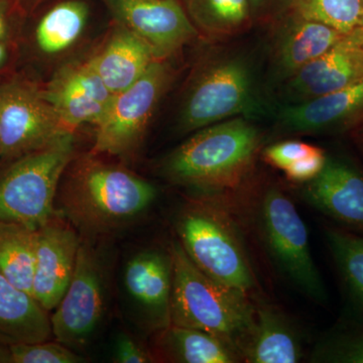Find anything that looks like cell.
Listing matches in <instances>:
<instances>
[{
  "mask_svg": "<svg viewBox=\"0 0 363 363\" xmlns=\"http://www.w3.org/2000/svg\"><path fill=\"white\" fill-rule=\"evenodd\" d=\"M156 198L157 189L149 181L90 154L69 164L57 191L55 211L81 238L95 240L130 225Z\"/></svg>",
  "mask_w": 363,
  "mask_h": 363,
  "instance_id": "cell-1",
  "label": "cell"
},
{
  "mask_svg": "<svg viewBox=\"0 0 363 363\" xmlns=\"http://www.w3.org/2000/svg\"><path fill=\"white\" fill-rule=\"evenodd\" d=\"M262 133L238 116L196 131L164 157L162 176L205 194L240 188L250 179L262 147Z\"/></svg>",
  "mask_w": 363,
  "mask_h": 363,
  "instance_id": "cell-2",
  "label": "cell"
},
{
  "mask_svg": "<svg viewBox=\"0 0 363 363\" xmlns=\"http://www.w3.org/2000/svg\"><path fill=\"white\" fill-rule=\"evenodd\" d=\"M173 262L171 325L198 329L242 350L255 323L250 293L210 278L195 266L178 240L169 247Z\"/></svg>",
  "mask_w": 363,
  "mask_h": 363,
  "instance_id": "cell-3",
  "label": "cell"
},
{
  "mask_svg": "<svg viewBox=\"0 0 363 363\" xmlns=\"http://www.w3.org/2000/svg\"><path fill=\"white\" fill-rule=\"evenodd\" d=\"M257 75L250 59L234 50L216 49L193 69L182 98L179 128L197 131L233 117L259 111Z\"/></svg>",
  "mask_w": 363,
  "mask_h": 363,
  "instance_id": "cell-4",
  "label": "cell"
},
{
  "mask_svg": "<svg viewBox=\"0 0 363 363\" xmlns=\"http://www.w3.org/2000/svg\"><path fill=\"white\" fill-rule=\"evenodd\" d=\"M178 241L198 269L210 278L250 293L255 279L240 233L218 203L194 199L179 212Z\"/></svg>",
  "mask_w": 363,
  "mask_h": 363,
  "instance_id": "cell-5",
  "label": "cell"
},
{
  "mask_svg": "<svg viewBox=\"0 0 363 363\" xmlns=\"http://www.w3.org/2000/svg\"><path fill=\"white\" fill-rule=\"evenodd\" d=\"M74 135L18 157L0 173V221L38 230L56 214L55 200L62 177L74 159Z\"/></svg>",
  "mask_w": 363,
  "mask_h": 363,
  "instance_id": "cell-6",
  "label": "cell"
},
{
  "mask_svg": "<svg viewBox=\"0 0 363 363\" xmlns=\"http://www.w3.org/2000/svg\"><path fill=\"white\" fill-rule=\"evenodd\" d=\"M259 218L262 240L277 269L308 297L325 302L326 289L312 257L307 227L279 186H267L262 192Z\"/></svg>",
  "mask_w": 363,
  "mask_h": 363,
  "instance_id": "cell-7",
  "label": "cell"
},
{
  "mask_svg": "<svg viewBox=\"0 0 363 363\" xmlns=\"http://www.w3.org/2000/svg\"><path fill=\"white\" fill-rule=\"evenodd\" d=\"M176 77L167 61H156L138 81L114 95L98 121L91 154L128 157L140 149L160 102Z\"/></svg>",
  "mask_w": 363,
  "mask_h": 363,
  "instance_id": "cell-8",
  "label": "cell"
},
{
  "mask_svg": "<svg viewBox=\"0 0 363 363\" xmlns=\"http://www.w3.org/2000/svg\"><path fill=\"white\" fill-rule=\"evenodd\" d=\"M105 271L104 257L93 238H82L70 284L51 317L55 339L72 350L85 347L104 319Z\"/></svg>",
  "mask_w": 363,
  "mask_h": 363,
  "instance_id": "cell-9",
  "label": "cell"
},
{
  "mask_svg": "<svg viewBox=\"0 0 363 363\" xmlns=\"http://www.w3.org/2000/svg\"><path fill=\"white\" fill-rule=\"evenodd\" d=\"M66 133H74L42 89L18 81L0 86V159L13 162Z\"/></svg>",
  "mask_w": 363,
  "mask_h": 363,
  "instance_id": "cell-10",
  "label": "cell"
},
{
  "mask_svg": "<svg viewBox=\"0 0 363 363\" xmlns=\"http://www.w3.org/2000/svg\"><path fill=\"white\" fill-rule=\"evenodd\" d=\"M118 25L167 61L199 35L179 0H104Z\"/></svg>",
  "mask_w": 363,
  "mask_h": 363,
  "instance_id": "cell-11",
  "label": "cell"
},
{
  "mask_svg": "<svg viewBox=\"0 0 363 363\" xmlns=\"http://www.w3.org/2000/svg\"><path fill=\"white\" fill-rule=\"evenodd\" d=\"M81 240L75 227L58 214L37 230L32 296L47 312L56 309L65 295Z\"/></svg>",
  "mask_w": 363,
  "mask_h": 363,
  "instance_id": "cell-12",
  "label": "cell"
},
{
  "mask_svg": "<svg viewBox=\"0 0 363 363\" xmlns=\"http://www.w3.org/2000/svg\"><path fill=\"white\" fill-rule=\"evenodd\" d=\"M362 80L363 32L357 28L286 80L285 93L290 104H298Z\"/></svg>",
  "mask_w": 363,
  "mask_h": 363,
  "instance_id": "cell-13",
  "label": "cell"
},
{
  "mask_svg": "<svg viewBox=\"0 0 363 363\" xmlns=\"http://www.w3.org/2000/svg\"><path fill=\"white\" fill-rule=\"evenodd\" d=\"M123 285L149 328L161 331L171 325L173 262L169 250L149 248L133 255L124 267Z\"/></svg>",
  "mask_w": 363,
  "mask_h": 363,
  "instance_id": "cell-14",
  "label": "cell"
},
{
  "mask_svg": "<svg viewBox=\"0 0 363 363\" xmlns=\"http://www.w3.org/2000/svg\"><path fill=\"white\" fill-rule=\"evenodd\" d=\"M42 92L73 133L83 124H96L114 96L88 60L60 69Z\"/></svg>",
  "mask_w": 363,
  "mask_h": 363,
  "instance_id": "cell-15",
  "label": "cell"
},
{
  "mask_svg": "<svg viewBox=\"0 0 363 363\" xmlns=\"http://www.w3.org/2000/svg\"><path fill=\"white\" fill-rule=\"evenodd\" d=\"M271 62L285 82L308 63L330 50L346 33L290 11L272 23Z\"/></svg>",
  "mask_w": 363,
  "mask_h": 363,
  "instance_id": "cell-16",
  "label": "cell"
},
{
  "mask_svg": "<svg viewBox=\"0 0 363 363\" xmlns=\"http://www.w3.org/2000/svg\"><path fill=\"white\" fill-rule=\"evenodd\" d=\"M363 121V80L344 89L291 104L279 113V125L295 133L354 130Z\"/></svg>",
  "mask_w": 363,
  "mask_h": 363,
  "instance_id": "cell-17",
  "label": "cell"
},
{
  "mask_svg": "<svg viewBox=\"0 0 363 363\" xmlns=\"http://www.w3.org/2000/svg\"><path fill=\"white\" fill-rule=\"evenodd\" d=\"M303 196L329 218L363 231V175L347 162L327 157L321 173L305 183Z\"/></svg>",
  "mask_w": 363,
  "mask_h": 363,
  "instance_id": "cell-18",
  "label": "cell"
},
{
  "mask_svg": "<svg viewBox=\"0 0 363 363\" xmlns=\"http://www.w3.org/2000/svg\"><path fill=\"white\" fill-rule=\"evenodd\" d=\"M88 61L116 95L135 84L157 60L149 45L118 25L104 47Z\"/></svg>",
  "mask_w": 363,
  "mask_h": 363,
  "instance_id": "cell-19",
  "label": "cell"
},
{
  "mask_svg": "<svg viewBox=\"0 0 363 363\" xmlns=\"http://www.w3.org/2000/svg\"><path fill=\"white\" fill-rule=\"evenodd\" d=\"M30 294L0 274V345L50 340L51 317Z\"/></svg>",
  "mask_w": 363,
  "mask_h": 363,
  "instance_id": "cell-20",
  "label": "cell"
},
{
  "mask_svg": "<svg viewBox=\"0 0 363 363\" xmlns=\"http://www.w3.org/2000/svg\"><path fill=\"white\" fill-rule=\"evenodd\" d=\"M255 323L242 350L250 363H295L303 357L302 344L289 320L276 308L255 304Z\"/></svg>",
  "mask_w": 363,
  "mask_h": 363,
  "instance_id": "cell-21",
  "label": "cell"
},
{
  "mask_svg": "<svg viewBox=\"0 0 363 363\" xmlns=\"http://www.w3.org/2000/svg\"><path fill=\"white\" fill-rule=\"evenodd\" d=\"M160 350L172 362L182 363H233L242 359L240 351L213 334L169 325L161 330Z\"/></svg>",
  "mask_w": 363,
  "mask_h": 363,
  "instance_id": "cell-22",
  "label": "cell"
},
{
  "mask_svg": "<svg viewBox=\"0 0 363 363\" xmlns=\"http://www.w3.org/2000/svg\"><path fill=\"white\" fill-rule=\"evenodd\" d=\"M182 4L198 33L212 42L233 39L253 25L247 0H184Z\"/></svg>",
  "mask_w": 363,
  "mask_h": 363,
  "instance_id": "cell-23",
  "label": "cell"
},
{
  "mask_svg": "<svg viewBox=\"0 0 363 363\" xmlns=\"http://www.w3.org/2000/svg\"><path fill=\"white\" fill-rule=\"evenodd\" d=\"M37 230L13 221H0V274L32 295Z\"/></svg>",
  "mask_w": 363,
  "mask_h": 363,
  "instance_id": "cell-24",
  "label": "cell"
},
{
  "mask_svg": "<svg viewBox=\"0 0 363 363\" xmlns=\"http://www.w3.org/2000/svg\"><path fill=\"white\" fill-rule=\"evenodd\" d=\"M88 7L79 0H68L52 7L35 28V43L48 56L63 54L80 39L88 20Z\"/></svg>",
  "mask_w": 363,
  "mask_h": 363,
  "instance_id": "cell-25",
  "label": "cell"
},
{
  "mask_svg": "<svg viewBox=\"0 0 363 363\" xmlns=\"http://www.w3.org/2000/svg\"><path fill=\"white\" fill-rule=\"evenodd\" d=\"M325 235L353 314L363 324V236L332 227Z\"/></svg>",
  "mask_w": 363,
  "mask_h": 363,
  "instance_id": "cell-26",
  "label": "cell"
},
{
  "mask_svg": "<svg viewBox=\"0 0 363 363\" xmlns=\"http://www.w3.org/2000/svg\"><path fill=\"white\" fill-rule=\"evenodd\" d=\"M290 11L350 33L359 26L362 0H293Z\"/></svg>",
  "mask_w": 363,
  "mask_h": 363,
  "instance_id": "cell-27",
  "label": "cell"
},
{
  "mask_svg": "<svg viewBox=\"0 0 363 363\" xmlns=\"http://www.w3.org/2000/svg\"><path fill=\"white\" fill-rule=\"evenodd\" d=\"M9 363H79L85 358L76 350L50 340L35 343L16 344L7 347Z\"/></svg>",
  "mask_w": 363,
  "mask_h": 363,
  "instance_id": "cell-28",
  "label": "cell"
},
{
  "mask_svg": "<svg viewBox=\"0 0 363 363\" xmlns=\"http://www.w3.org/2000/svg\"><path fill=\"white\" fill-rule=\"evenodd\" d=\"M320 147L298 140H286L266 147L262 157L274 168L285 171L294 162L317 152Z\"/></svg>",
  "mask_w": 363,
  "mask_h": 363,
  "instance_id": "cell-29",
  "label": "cell"
},
{
  "mask_svg": "<svg viewBox=\"0 0 363 363\" xmlns=\"http://www.w3.org/2000/svg\"><path fill=\"white\" fill-rule=\"evenodd\" d=\"M322 359L328 362L363 363V331L344 334L327 344Z\"/></svg>",
  "mask_w": 363,
  "mask_h": 363,
  "instance_id": "cell-30",
  "label": "cell"
},
{
  "mask_svg": "<svg viewBox=\"0 0 363 363\" xmlns=\"http://www.w3.org/2000/svg\"><path fill=\"white\" fill-rule=\"evenodd\" d=\"M327 156L319 149L309 156L302 157L285 169L286 179L295 183H308L316 178L326 164Z\"/></svg>",
  "mask_w": 363,
  "mask_h": 363,
  "instance_id": "cell-31",
  "label": "cell"
},
{
  "mask_svg": "<svg viewBox=\"0 0 363 363\" xmlns=\"http://www.w3.org/2000/svg\"><path fill=\"white\" fill-rule=\"evenodd\" d=\"M113 362L117 363L154 362V357L128 334H119L116 339Z\"/></svg>",
  "mask_w": 363,
  "mask_h": 363,
  "instance_id": "cell-32",
  "label": "cell"
},
{
  "mask_svg": "<svg viewBox=\"0 0 363 363\" xmlns=\"http://www.w3.org/2000/svg\"><path fill=\"white\" fill-rule=\"evenodd\" d=\"M253 23H272L288 13L293 0H247Z\"/></svg>",
  "mask_w": 363,
  "mask_h": 363,
  "instance_id": "cell-33",
  "label": "cell"
},
{
  "mask_svg": "<svg viewBox=\"0 0 363 363\" xmlns=\"http://www.w3.org/2000/svg\"><path fill=\"white\" fill-rule=\"evenodd\" d=\"M7 33H9V26H7L6 13H4V7L0 4V42L6 39Z\"/></svg>",
  "mask_w": 363,
  "mask_h": 363,
  "instance_id": "cell-34",
  "label": "cell"
},
{
  "mask_svg": "<svg viewBox=\"0 0 363 363\" xmlns=\"http://www.w3.org/2000/svg\"><path fill=\"white\" fill-rule=\"evenodd\" d=\"M18 1H20L21 6L26 9V11H32L35 6L42 4L44 0H18Z\"/></svg>",
  "mask_w": 363,
  "mask_h": 363,
  "instance_id": "cell-35",
  "label": "cell"
},
{
  "mask_svg": "<svg viewBox=\"0 0 363 363\" xmlns=\"http://www.w3.org/2000/svg\"><path fill=\"white\" fill-rule=\"evenodd\" d=\"M7 56V50L6 45L4 43L0 42V66L6 62Z\"/></svg>",
  "mask_w": 363,
  "mask_h": 363,
  "instance_id": "cell-36",
  "label": "cell"
},
{
  "mask_svg": "<svg viewBox=\"0 0 363 363\" xmlns=\"http://www.w3.org/2000/svg\"><path fill=\"white\" fill-rule=\"evenodd\" d=\"M0 362H9L7 357V347L0 345Z\"/></svg>",
  "mask_w": 363,
  "mask_h": 363,
  "instance_id": "cell-37",
  "label": "cell"
},
{
  "mask_svg": "<svg viewBox=\"0 0 363 363\" xmlns=\"http://www.w3.org/2000/svg\"><path fill=\"white\" fill-rule=\"evenodd\" d=\"M354 130L357 131V138L360 143H362L363 145V121L359 125H357V128H354Z\"/></svg>",
  "mask_w": 363,
  "mask_h": 363,
  "instance_id": "cell-38",
  "label": "cell"
},
{
  "mask_svg": "<svg viewBox=\"0 0 363 363\" xmlns=\"http://www.w3.org/2000/svg\"><path fill=\"white\" fill-rule=\"evenodd\" d=\"M360 30L363 32V0H362V18H360L359 26H357Z\"/></svg>",
  "mask_w": 363,
  "mask_h": 363,
  "instance_id": "cell-39",
  "label": "cell"
}]
</instances>
